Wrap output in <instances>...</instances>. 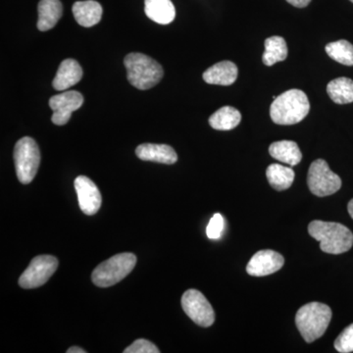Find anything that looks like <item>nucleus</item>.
<instances>
[{
	"mask_svg": "<svg viewBox=\"0 0 353 353\" xmlns=\"http://www.w3.org/2000/svg\"><path fill=\"white\" fill-rule=\"evenodd\" d=\"M310 110L307 95L303 90L292 88L279 95L272 102L271 119L275 124L290 126L297 124Z\"/></svg>",
	"mask_w": 353,
	"mask_h": 353,
	"instance_id": "obj_1",
	"label": "nucleus"
},
{
	"mask_svg": "<svg viewBox=\"0 0 353 353\" xmlns=\"http://www.w3.org/2000/svg\"><path fill=\"white\" fill-rule=\"evenodd\" d=\"M308 233L320 241L322 252L330 254L347 252L353 245V234L340 223L312 221L309 224Z\"/></svg>",
	"mask_w": 353,
	"mask_h": 353,
	"instance_id": "obj_2",
	"label": "nucleus"
},
{
	"mask_svg": "<svg viewBox=\"0 0 353 353\" xmlns=\"http://www.w3.org/2000/svg\"><path fill=\"white\" fill-rule=\"evenodd\" d=\"M129 83L138 90H150L163 78L161 65L143 53H130L124 59Z\"/></svg>",
	"mask_w": 353,
	"mask_h": 353,
	"instance_id": "obj_3",
	"label": "nucleus"
},
{
	"mask_svg": "<svg viewBox=\"0 0 353 353\" xmlns=\"http://www.w3.org/2000/svg\"><path fill=\"white\" fill-rule=\"evenodd\" d=\"M331 319L332 310L328 305L320 303H309L297 311L296 324L304 341L311 343L325 334Z\"/></svg>",
	"mask_w": 353,
	"mask_h": 353,
	"instance_id": "obj_4",
	"label": "nucleus"
},
{
	"mask_svg": "<svg viewBox=\"0 0 353 353\" xmlns=\"http://www.w3.org/2000/svg\"><path fill=\"white\" fill-rule=\"evenodd\" d=\"M137 264L136 255L125 252L114 255L99 264L92 272V282L99 288H108L118 284L126 278Z\"/></svg>",
	"mask_w": 353,
	"mask_h": 353,
	"instance_id": "obj_5",
	"label": "nucleus"
},
{
	"mask_svg": "<svg viewBox=\"0 0 353 353\" xmlns=\"http://www.w3.org/2000/svg\"><path fill=\"white\" fill-rule=\"evenodd\" d=\"M14 162L20 183L24 185L31 183L41 163V152L34 139L25 137L17 141L14 148Z\"/></svg>",
	"mask_w": 353,
	"mask_h": 353,
	"instance_id": "obj_6",
	"label": "nucleus"
},
{
	"mask_svg": "<svg viewBox=\"0 0 353 353\" xmlns=\"http://www.w3.org/2000/svg\"><path fill=\"white\" fill-rule=\"evenodd\" d=\"M307 185L313 194L324 197L338 192L341 187V180L331 171L325 160L317 159L309 167Z\"/></svg>",
	"mask_w": 353,
	"mask_h": 353,
	"instance_id": "obj_7",
	"label": "nucleus"
},
{
	"mask_svg": "<svg viewBox=\"0 0 353 353\" xmlns=\"http://www.w3.org/2000/svg\"><path fill=\"white\" fill-rule=\"evenodd\" d=\"M57 257L51 255H39L34 257L29 267L21 275L20 287L23 289H36L46 284L58 268Z\"/></svg>",
	"mask_w": 353,
	"mask_h": 353,
	"instance_id": "obj_8",
	"label": "nucleus"
},
{
	"mask_svg": "<svg viewBox=\"0 0 353 353\" xmlns=\"http://www.w3.org/2000/svg\"><path fill=\"white\" fill-rule=\"evenodd\" d=\"M182 307L185 314L199 326L208 328L215 321L212 306L199 290H189L183 294Z\"/></svg>",
	"mask_w": 353,
	"mask_h": 353,
	"instance_id": "obj_9",
	"label": "nucleus"
},
{
	"mask_svg": "<svg viewBox=\"0 0 353 353\" xmlns=\"http://www.w3.org/2000/svg\"><path fill=\"white\" fill-rule=\"evenodd\" d=\"M83 103V94L76 90L54 95L50 99V106L53 110L51 120L57 126H63L69 122L72 113L81 108Z\"/></svg>",
	"mask_w": 353,
	"mask_h": 353,
	"instance_id": "obj_10",
	"label": "nucleus"
},
{
	"mask_svg": "<svg viewBox=\"0 0 353 353\" xmlns=\"http://www.w3.org/2000/svg\"><path fill=\"white\" fill-rule=\"evenodd\" d=\"M75 190L78 196L79 205L85 215H94L101 206V194L99 188L85 176H77Z\"/></svg>",
	"mask_w": 353,
	"mask_h": 353,
	"instance_id": "obj_11",
	"label": "nucleus"
},
{
	"mask_svg": "<svg viewBox=\"0 0 353 353\" xmlns=\"http://www.w3.org/2000/svg\"><path fill=\"white\" fill-rule=\"evenodd\" d=\"M284 263V257L280 253L271 250H260L248 262L246 272L253 277H264L280 270Z\"/></svg>",
	"mask_w": 353,
	"mask_h": 353,
	"instance_id": "obj_12",
	"label": "nucleus"
},
{
	"mask_svg": "<svg viewBox=\"0 0 353 353\" xmlns=\"http://www.w3.org/2000/svg\"><path fill=\"white\" fill-rule=\"evenodd\" d=\"M83 78V69L75 59L64 60L52 82V87L58 92H63L77 85Z\"/></svg>",
	"mask_w": 353,
	"mask_h": 353,
	"instance_id": "obj_13",
	"label": "nucleus"
},
{
	"mask_svg": "<svg viewBox=\"0 0 353 353\" xmlns=\"http://www.w3.org/2000/svg\"><path fill=\"white\" fill-rule=\"evenodd\" d=\"M136 154L143 161L157 162L162 164H174L178 160V155L174 148L167 145L143 143L137 148Z\"/></svg>",
	"mask_w": 353,
	"mask_h": 353,
	"instance_id": "obj_14",
	"label": "nucleus"
},
{
	"mask_svg": "<svg viewBox=\"0 0 353 353\" xmlns=\"http://www.w3.org/2000/svg\"><path fill=\"white\" fill-rule=\"evenodd\" d=\"M239 70L231 61L213 65L203 73V80L210 85H231L238 78Z\"/></svg>",
	"mask_w": 353,
	"mask_h": 353,
	"instance_id": "obj_15",
	"label": "nucleus"
},
{
	"mask_svg": "<svg viewBox=\"0 0 353 353\" xmlns=\"http://www.w3.org/2000/svg\"><path fill=\"white\" fill-rule=\"evenodd\" d=\"M74 17L79 25L85 28L94 27L99 24L101 20L102 7L94 0H85V1H77L74 3Z\"/></svg>",
	"mask_w": 353,
	"mask_h": 353,
	"instance_id": "obj_16",
	"label": "nucleus"
},
{
	"mask_svg": "<svg viewBox=\"0 0 353 353\" xmlns=\"http://www.w3.org/2000/svg\"><path fill=\"white\" fill-rule=\"evenodd\" d=\"M38 29L46 32L57 26L62 17L63 7L60 0H41L38 6Z\"/></svg>",
	"mask_w": 353,
	"mask_h": 353,
	"instance_id": "obj_17",
	"label": "nucleus"
},
{
	"mask_svg": "<svg viewBox=\"0 0 353 353\" xmlns=\"http://www.w3.org/2000/svg\"><path fill=\"white\" fill-rule=\"evenodd\" d=\"M145 12L153 22L168 25L176 17V9L171 0H145Z\"/></svg>",
	"mask_w": 353,
	"mask_h": 353,
	"instance_id": "obj_18",
	"label": "nucleus"
},
{
	"mask_svg": "<svg viewBox=\"0 0 353 353\" xmlns=\"http://www.w3.org/2000/svg\"><path fill=\"white\" fill-rule=\"evenodd\" d=\"M269 153L276 160L290 166H296L303 159L299 145L292 141H281L272 143L269 148Z\"/></svg>",
	"mask_w": 353,
	"mask_h": 353,
	"instance_id": "obj_19",
	"label": "nucleus"
},
{
	"mask_svg": "<svg viewBox=\"0 0 353 353\" xmlns=\"http://www.w3.org/2000/svg\"><path fill=\"white\" fill-rule=\"evenodd\" d=\"M241 121V114L238 109L232 106H224L211 115L209 124L218 131H230L239 126Z\"/></svg>",
	"mask_w": 353,
	"mask_h": 353,
	"instance_id": "obj_20",
	"label": "nucleus"
},
{
	"mask_svg": "<svg viewBox=\"0 0 353 353\" xmlns=\"http://www.w3.org/2000/svg\"><path fill=\"white\" fill-rule=\"evenodd\" d=\"M266 176L272 188L282 192L290 188L294 183L296 174L290 167H285L280 164H271L267 168Z\"/></svg>",
	"mask_w": 353,
	"mask_h": 353,
	"instance_id": "obj_21",
	"label": "nucleus"
},
{
	"mask_svg": "<svg viewBox=\"0 0 353 353\" xmlns=\"http://www.w3.org/2000/svg\"><path fill=\"white\" fill-rule=\"evenodd\" d=\"M327 92L334 103H352L353 102V81L345 77L334 79L327 85Z\"/></svg>",
	"mask_w": 353,
	"mask_h": 353,
	"instance_id": "obj_22",
	"label": "nucleus"
},
{
	"mask_svg": "<svg viewBox=\"0 0 353 353\" xmlns=\"http://www.w3.org/2000/svg\"><path fill=\"white\" fill-rule=\"evenodd\" d=\"M288 46L282 37L274 36L265 41L263 63L266 66H273L277 62L284 61L288 57Z\"/></svg>",
	"mask_w": 353,
	"mask_h": 353,
	"instance_id": "obj_23",
	"label": "nucleus"
},
{
	"mask_svg": "<svg viewBox=\"0 0 353 353\" xmlns=\"http://www.w3.org/2000/svg\"><path fill=\"white\" fill-rule=\"evenodd\" d=\"M327 54L332 59L345 66H353V46L345 39L327 44Z\"/></svg>",
	"mask_w": 353,
	"mask_h": 353,
	"instance_id": "obj_24",
	"label": "nucleus"
},
{
	"mask_svg": "<svg viewBox=\"0 0 353 353\" xmlns=\"http://www.w3.org/2000/svg\"><path fill=\"white\" fill-rule=\"evenodd\" d=\"M334 348L341 353L353 352V324L341 332L340 336L334 341Z\"/></svg>",
	"mask_w": 353,
	"mask_h": 353,
	"instance_id": "obj_25",
	"label": "nucleus"
},
{
	"mask_svg": "<svg viewBox=\"0 0 353 353\" xmlns=\"http://www.w3.org/2000/svg\"><path fill=\"white\" fill-rule=\"evenodd\" d=\"M224 226V218L219 213H217L209 221L208 226L206 228V234L210 240H218L221 238Z\"/></svg>",
	"mask_w": 353,
	"mask_h": 353,
	"instance_id": "obj_26",
	"label": "nucleus"
},
{
	"mask_svg": "<svg viewBox=\"0 0 353 353\" xmlns=\"http://www.w3.org/2000/svg\"><path fill=\"white\" fill-rule=\"evenodd\" d=\"M157 345H153L152 341L139 339L134 341L130 347L124 350V353H159Z\"/></svg>",
	"mask_w": 353,
	"mask_h": 353,
	"instance_id": "obj_27",
	"label": "nucleus"
},
{
	"mask_svg": "<svg viewBox=\"0 0 353 353\" xmlns=\"http://www.w3.org/2000/svg\"><path fill=\"white\" fill-rule=\"evenodd\" d=\"M287 2L297 8H304L310 3L311 0H287Z\"/></svg>",
	"mask_w": 353,
	"mask_h": 353,
	"instance_id": "obj_28",
	"label": "nucleus"
},
{
	"mask_svg": "<svg viewBox=\"0 0 353 353\" xmlns=\"http://www.w3.org/2000/svg\"><path fill=\"white\" fill-rule=\"evenodd\" d=\"M67 352L68 353H85V350H83L82 347H70L68 350H67Z\"/></svg>",
	"mask_w": 353,
	"mask_h": 353,
	"instance_id": "obj_29",
	"label": "nucleus"
},
{
	"mask_svg": "<svg viewBox=\"0 0 353 353\" xmlns=\"http://www.w3.org/2000/svg\"><path fill=\"white\" fill-rule=\"evenodd\" d=\"M347 210L348 213H350V217L353 219V199L348 202Z\"/></svg>",
	"mask_w": 353,
	"mask_h": 353,
	"instance_id": "obj_30",
	"label": "nucleus"
},
{
	"mask_svg": "<svg viewBox=\"0 0 353 353\" xmlns=\"http://www.w3.org/2000/svg\"><path fill=\"white\" fill-rule=\"evenodd\" d=\"M350 1H352V3H353V0H350Z\"/></svg>",
	"mask_w": 353,
	"mask_h": 353,
	"instance_id": "obj_31",
	"label": "nucleus"
}]
</instances>
